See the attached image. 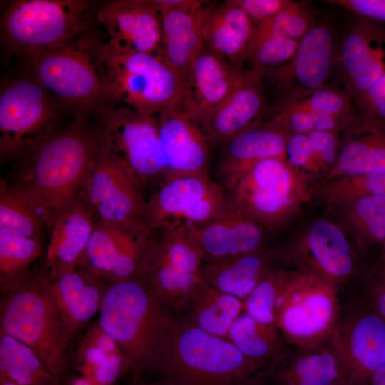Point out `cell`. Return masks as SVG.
Returning a JSON list of instances; mask_svg holds the SVG:
<instances>
[{"label": "cell", "mask_w": 385, "mask_h": 385, "mask_svg": "<svg viewBox=\"0 0 385 385\" xmlns=\"http://www.w3.org/2000/svg\"><path fill=\"white\" fill-rule=\"evenodd\" d=\"M185 225L201 249L203 259L226 257L270 247L272 233L236 214L205 224Z\"/></svg>", "instance_id": "30"}, {"label": "cell", "mask_w": 385, "mask_h": 385, "mask_svg": "<svg viewBox=\"0 0 385 385\" xmlns=\"http://www.w3.org/2000/svg\"><path fill=\"white\" fill-rule=\"evenodd\" d=\"M0 374L23 385H56L38 355L1 329Z\"/></svg>", "instance_id": "39"}, {"label": "cell", "mask_w": 385, "mask_h": 385, "mask_svg": "<svg viewBox=\"0 0 385 385\" xmlns=\"http://www.w3.org/2000/svg\"><path fill=\"white\" fill-rule=\"evenodd\" d=\"M158 118L160 138L168 168L165 178L209 175L211 146L201 128L175 103L164 108L158 114Z\"/></svg>", "instance_id": "20"}, {"label": "cell", "mask_w": 385, "mask_h": 385, "mask_svg": "<svg viewBox=\"0 0 385 385\" xmlns=\"http://www.w3.org/2000/svg\"><path fill=\"white\" fill-rule=\"evenodd\" d=\"M96 224L80 195L76 202L54 223L50 232L42 271L48 280L79 267Z\"/></svg>", "instance_id": "28"}, {"label": "cell", "mask_w": 385, "mask_h": 385, "mask_svg": "<svg viewBox=\"0 0 385 385\" xmlns=\"http://www.w3.org/2000/svg\"><path fill=\"white\" fill-rule=\"evenodd\" d=\"M340 308L339 292L306 274L280 302L276 312L277 328L292 346L319 345L331 339Z\"/></svg>", "instance_id": "14"}, {"label": "cell", "mask_w": 385, "mask_h": 385, "mask_svg": "<svg viewBox=\"0 0 385 385\" xmlns=\"http://www.w3.org/2000/svg\"><path fill=\"white\" fill-rule=\"evenodd\" d=\"M352 98L345 91L326 85L312 91L284 98L316 114H327L351 120L355 114Z\"/></svg>", "instance_id": "43"}, {"label": "cell", "mask_w": 385, "mask_h": 385, "mask_svg": "<svg viewBox=\"0 0 385 385\" xmlns=\"http://www.w3.org/2000/svg\"><path fill=\"white\" fill-rule=\"evenodd\" d=\"M48 285L71 342L99 313L110 285L81 267L48 280Z\"/></svg>", "instance_id": "27"}, {"label": "cell", "mask_w": 385, "mask_h": 385, "mask_svg": "<svg viewBox=\"0 0 385 385\" xmlns=\"http://www.w3.org/2000/svg\"><path fill=\"white\" fill-rule=\"evenodd\" d=\"M254 26L265 22L285 9L292 0H232Z\"/></svg>", "instance_id": "50"}, {"label": "cell", "mask_w": 385, "mask_h": 385, "mask_svg": "<svg viewBox=\"0 0 385 385\" xmlns=\"http://www.w3.org/2000/svg\"><path fill=\"white\" fill-rule=\"evenodd\" d=\"M313 24L312 15L307 4L292 1L285 9L272 18L254 26V31L300 41Z\"/></svg>", "instance_id": "44"}, {"label": "cell", "mask_w": 385, "mask_h": 385, "mask_svg": "<svg viewBox=\"0 0 385 385\" xmlns=\"http://www.w3.org/2000/svg\"><path fill=\"white\" fill-rule=\"evenodd\" d=\"M57 107L29 76L2 83L0 92L1 161L19 159L56 130Z\"/></svg>", "instance_id": "12"}, {"label": "cell", "mask_w": 385, "mask_h": 385, "mask_svg": "<svg viewBox=\"0 0 385 385\" xmlns=\"http://www.w3.org/2000/svg\"><path fill=\"white\" fill-rule=\"evenodd\" d=\"M311 202L326 208L339 202L366 196L385 197V168L351 177L309 185Z\"/></svg>", "instance_id": "40"}, {"label": "cell", "mask_w": 385, "mask_h": 385, "mask_svg": "<svg viewBox=\"0 0 385 385\" xmlns=\"http://www.w3.org/2000/svg\"><path fill=\"white\" fill-rule=\"evenodd\" d=\"M97 56L105 102H122L146 115L177 103L184 80L158 55L100 41Z\"/></svg>", "instance_id": "5"}, {"label": "cell", "mask_w": 385, "mask_h": 385, "mask_svg": "<svg viewBox=\"0 0 385 385\" xmlns=\"http://www.w3.org/2000/svg\"><path fill=\"white\" fill-rule=\"evenodd\" d=\"M99 42L98 37L86 33L60 47L24 58L28 76L74 115H88L105 102L97 56Z\"/></svg>", "instance_id": "8"}, {"label": "cell", "mask_w": 385, "mask_h": 385, "mask_svg": "<svg viewBox=\"0 0 385 385\" xmlns=\"http://www.w3.org/2000/svg\"><path fill=\"white\" fill-rule=\"evenodd\" d=\"M61 385H96L87 378L80 374H72L71 373L65 376Z\"/></svg>", "instance_id": "53"}, {"label": "cell", "mask_w": 385, "mask_h": 385, "mask_svg": "<svg viewBox=\"0 0 385 385\" xmlns=\"http://www.w3.org/2000/svg\"><path fill=\"white\" fill-rule=\"evenodd\" d=\"M288 137L268 120L240 133L223 147L216 167V183L230 193L259 161L284 158Z\"/></svg>", "instance_id": "24"}, {"label": "cell", "mask_w": 385, "mask_h": 385, "mask_svg": "<svg viewBox=\"0 0 385 385\" xmlns=\"http://www.w3.org/2000/svg\"><path fill=\"white\" fill-rule=\"evenodd\" d=\"M130 385H168L165 382L145 375L132 374Z\"/></svg>", "instance_id": "52"}, {"label": "cell", "mask_w": 385, "mask_h": 385, "mask_svg": "<svg viewBox=\"0 0 385 385\" xmlns=\"http://www.w3.org/2000/svg\"><path fill=\"white\" fill-rule=\"evenodd\" d=\"M334 61L332 31L326 24L318 23L302 38L289 61L265 74L268 73L277 88L284 92V98H291L327 85Z\"/></svg>", "instance_id": "18"}, {"label": "cell", "mask_w": 385, "mask_h": 385, "mask_svg": "<svg viewBox=\"0 0 385 385\" xmlns=\"http://www.w3.org/2000/svg\"><path fill=\"white\" fill-rule=\"evenodd\" d=\"M234 215L229 207L226 192L215 182L208 193L185 211L176 223L202 225Z\"/></svg>", "instance_id": "47"}, {"label": "cell", "mask_w": 385, "mask_h": 385, "mask_svg": "<svg viewBox=\"0 0 385 385\" xmlns=\"http://www.w3.org/2000/svg\"><path fill=\"white\" fill-rule=\"evenodd\" d=\"M362 255L385 240V197L366 196L346 200L327 207Z\"/></svg>", "instance_id": "34"}, {"label": "cell", "mask_w": 385, "mask_h": 385, "mask_svg": "<svg viewBox=\"0 0 385 385\" xmlns=\"http://www.w3.org/2000/svg\"><path fill=\"white\" fill-rule=\"evenodd\" d=\"M385 168V121L361 113L342 130L337 160L321 181L364 175Z\"/></svg>", "instance_id": "26"}, {"label": "cell", "mask_w": 385, "mask_h": 385, "mask_svg": "<svg viewBox=\"0 0 385 385\" xmlns=\"http://www.w3.org/2000/svg\"><path fill=\"white\" fill-rule=\"evenodd\" d=\"M338 61L344 90L356 99L385 73V30L367 19L356 22L341 42Z\"/></svg>", "instance_id": "22"}, {"label": "cell", "mask_w": 385, "mask_h": 385, "mask_svg": "<svg viewBox=\"0 0 385 385\" xmlns=\"http://www.w3.org/2000/svg\"><path fill=\"white\" fill-rule=\"evenodd\" d=\"M161 20L162 36L156 55L176 71L184 80L205 46L203 26L207 6L192 11L154 0Z\"/></svg>", "instance_id": "25"}, {"label": "cell", "mask_w": 385, "mask_h": 385, "mask_svg": "<svg viewBox=\"0 0 385 385\" xmlns=\"http://www.w3.org/2000/svg\"><path fill=\"white\" fill-rule=\"evenodd\" d=\"M0 329L30 346L41 358L56 384L71 374V341L42 271H34L1 292Z\"/></svg>", "instance_id": "4"}, {"label": "cell", "mask_w": 385, "mask_h": 385, "mask_svg": "<svg viewBox=\"0 0 385 385\" xmlns=\"http://www.w3.org/2000/svg\"><path fill=\"white\" fill-rule=\"evenodd\" d=\"M89 10L81 0L12 1L1 19L4 46L23 59L60 47L87 32Z\"/></svg>", "instance_id": "9"}, {"label": "cell", "mask_w": 385, "mask_h": 385, "mask_svg": "<svg viewBox=\"0 0 385 385\" xmlns=\"http://www.w3.org/2000/svg\"><path fill=\"white\" fill-rule=\"evenodd\" d=\"M346 385H369L366 379H352Z\"/></svg>", "instance_id": "57"}, {"label": "cell", "mask_w": 385, "mask_h": 385, "mask_svg": "<svg viewBox=\"0 0 385 385\" xmlns=\"http://www.w3.org/2000/svg\"><path fill=\"white\" fill-rule=\"evenodd\" d=\"M71 364L96 385H115L132 371L130 359L98 319L82 334Z\"/></svg>", "instance_id": "31"}, {"label": "cell", "mask_w": 385, "mask_h": 385, "mask_svg": "<svg viewBox=\"0 0 385 385\" xmlns=\"http://www.w3.org/2000/svg\"><path fill=\"white\" fill-rule=\"evenodd\" d=\"M81 195L96 222L141 237L151 233L147 223L148 201L143 197L141 188L114 160L98 153Z\"/></svg>", "instance_id": "13"}, {"label": "cell", "mask_w": 385, "mask_h": 385, "mask_svg": "<svg viewBox=\"0 0 385 385\" xmlns=\"http://www.w3.org/2000/svg\"><path fill=\"white\" fill-rule=\"evenodd\" d=\"M255 26L232 0L209 3L203 26L205 43L238 68H243Z\"/></svg>", "instance_id": "32"}, {"label": "cell", "mask_w": 385, "mask_h": 385, "mask_svg": "<svg viewBox=\"0 0 385 385\" xmlns=\"http://www.w3.org/2000/svg\"><path fill=\"white\" fill-rule=\"evenodd\" d=\"M98 321L132 364V374L147 375L162 341L178 317L144 277L108 287Z\"/></svg>", "instance_id": "3"}, {"label": "cell", "mask_w": 385, "mask_h": 385, "mask_svg": "<svg viewBox=\"0 0 385 385\" xmlns=\"http://www.w3.org/2000/svg\"><path fill=\"white\" fill-rule=\"evenodd\" d=\"M267 368L229 340L185 326L178 319L145 376L168 385H260Z\"/></svg>", "instance_id": "2"}, {"label": "cell", "mask_w": 385, "mask_h": 385, "mask_svg": "<svg viewBox=\"0 0 385 385\" xmlns=\"http://www.w3.org/2000/svg\"><path fill=\"white\" fill-rule=\"evenodd\" d=\"M305 274L290 265L274 269L244 300V312L263 324L277 328L276 312L280 302Z\"/></svg>", "instance_id": "38"}, {"label": "cell", "mask_w": 385, "mask_h": 385, "mask_svg": "<svg viewBox=\"0 0 385 385\" xmlns=\"http://www.w3.org/2000/svg\"><path fill=\"white\" fill-rule=\"evenodd\" d=\"M226 339L245 356L267 367L291 346L277 328L263 324L245 312L234 322Z\"/></svg>", "instance_id": "36"}, {"label": "cell", "mask_w": 385, "mask_h": 385, "mask_svg": "<svg viewBox=\"0 0 385 385\" xmlns=\"http://www.w3.org/2000/svg\"><path fill=\"white\" fill-rule=\"evenodd\" d=\"M323 1L342 6L364 19L385 22V0H324Z\"/></svg>", "instance_id": "51"}, {"label": "cell", "mask_w": 385, "mask_h": 385, "mask_svg": "<svg viewBox=\"0 0 385 385\" xmlns=\"http://www.w3.org/2000/svg\"><path fill=\"white\" fill-rule=\"evenodd\" d=\"M355 101L361 113L385 121V73Z\"/></svg>", "instance_id": "49"}, {"label": "cell", "mask_w": 385, "mask_h": 385, "mask_svg": "<svg viewBox=\"0 0 385 385\" xmlns=\"http://www.w3.org/2000/svg\"><path fill=\"white\" fill-rule=\"evenodd\" d=\"M339 295L366 306L385 320V270L366 262L357 280Z\"/></svg>", "instance_id": "45"}, {"label": "cell", "mask_w": 385, "mask_h": 385, "mask_svg": "<svg viewBox=\"0 0 385 385\" xmlns=\"http://www.w3.org/2000/svg\"><path fill=\"white\" fill-rule=\"evenodd\" d=\"M299 42L282 36L254 31L245 58V61L251 66L249 70L262 77L268 70L289 61L294 55Z\"/></svg>", "instance_id": "42"}, {"label": "cell", "mask_w": 385, "mask_h": 385, "mask_svg": "<svg viewBox=\"0 0 385 385\" xmlns=\"http://www.w3.org/2000/svg\"><path fill=\"white\" fill-rule=\"evenodd\" d=\"M341 308L330 341L355 379L385 366V320L366 306L339 295Z\"/></svg>", "instance_id": "15"}, {"label": "cell", "mask_w": 385, "mask_h": 385, "mask_svg": "<svg viewBox=\"0 0 385 385\" xmlns=\"http://www.w3.org/2000/svg\"><path fill=\"white\" fill-rule=\"evenodd\" d=\"M227 199L232 212L270 233L294 223L304 205L311 202L308 183L284 158L257 163L227 194Z\"/></svg>", "instance_id": "7"}, {"label": "cell", "mask_w": 385, "mask_h": 385, "mask_svg": "<svg viewBox=\"0 0 385 385\" xmlns=\"http://www.w3.org/2000/svg\"><path fill=\"white\" fill-rule=\"evenodd\" d=\"M109 43L130 50L155 54L161 41L160 10L154 0H114L96 11Z\"/></svg>", "instance_id": "21"}, {"label": "cell", "mask_w": 385, "mask_h": 385, "mask_svg": "<svg viewBox=\"0 0 385 385\" xmlns=\"http://www.w3.org/2000/svg\"><path fill=\"white\" fill-rule=\"evenodd\" d=\"M340 134L339 132L318 130L311 131L307 134L313 153L325 171L326 176L337 160L340 148Z\"/></svg>", "instance_id": "48"}, {"label": "cell", "mask_w": 385, "mask_h": 385, "mask_svg": "<svg viewBox=\"0 0 385 385\" xmlns=\"http://www.w3.org/2000/svg\"><path fill=\"white\" fill-rule=\"evenodd\" d=\"M373 263L378 267L385 270V240L381 245V252L379 258Z\"/></svg>", "instance_id": "55"}, {"label": "cell", "mask_w": 385, "mask_h": 385, "mask_svg": "<svg viewBox=\"0 0 385 385\" xmlns=\"http://www.w3.org/2000/svg\"><path fill=\"white\" fill-rule=\"evenodd\" d=\"M41 255V239L0 234L1 292L26 278Z\"/></svg>", "instance_id": "41"}, {"label": "cell", "mask_w": 385, "mask_h": 385, "mask_svg": "<svg viewBox=\"0 0 385 385\" xmlns=\"http://www.w3.org/2000/svg\"><path fill=\"white\" fill-rule=\"evenodd\" d=\"M214 183L209 175L165 178L148 201V230L152 232L165 225L178 222L185 211L208 193Z\"/></svg>", "instance_id": "35"}, {"label": "cell", "mask_w": 385, "mask_h": 385, "mask_svg": "<svg viewBox=\"0 0 385 385\" xmlns=\"http://www.w3.org/2000/svg\"><path fill=\"white\" fill-rule=\"evenodd\" d=\"M242 69L205 44L184 79L176 106L202 130L235 88Z\"/></svg>", "instance_id": "17"}, {"label": "cell", "mask_w": 385, "mask_h": 385, "mask_svg": "<svg viewBox=\"0 0 385 385\" xmlns=\"http://www.w3.org/2000/svg\"><path fill=\"white\" fill-rule=\"evenodd\" d=\"M283 263L274 246L222 258L203 259L201 276L220 292L244 302L255 287Z\"/></svg>", "instance_id": "29"}, {"label": "cell", "mask_w": 385, "mask_h": 385, "mask_svg": "<svg viewBox=\"0 0 385 385\" xmlns=\"http://www.w3.org/2000/svg\"><path fill=\"white\" fill-rule=\"evenodd\" d=\"M43 229L41 214L28 194L11 180H1L0 234L41 239Z\"/></svg>", "instance_id": "37"}, {"label": "cell", "mask_w": 385, "mask_h": 385, "mask_svg": "<svg viewBox=\"0 0 385 385\" xmlns=\"http://www.w3.org/2000/svg\"><path fill=\"white\" fill-rule=\"evenodd\" d=\"M284 158L308 185L319 183L326 176L313 153L307 134H292L288 137Z\"/></svg>", "instance_id": "46"}, {"label": "cell", "mask_w": 385, "mask_h": 385, "mask_svg": "<svg viewBox=\"0 0 385 385\" xmlns=\"http://www.w3.org/2000/svg\"><path fill=\"white\" fill-rule=\"evenodd\" d=\"M88 116L75 115L68 125L19 158L10 179L34 201L48 232L78 200L96 160L98 147Z\"/></svg>", "instance_id": "1"}, {"label": "cell", "mask_w": 385, "mask_h": 385, "mask_svg": "<svg viewBox=\"0 0 385 385\" xmlns=\"http://www.w3.org/2000/svg\"><path fill=\"white\" fill-rule=\"evenodd\" d=\"M150 235L96 222L79 267L108 285L142 277Z\"/></svg>", "instance_id": "16"}, {"label": "cell", "mask_w": 385, "mask_h": 385, "mask_svg": "<svg viewBox=\"0 0 385 385\" xmlns=\"http://www.w3.org/2000/svg\"><path fill=\"white\" fill-rule=\"evenodd\" d=\"M354 376L330 339L310 347L291 346L263 373L264 385H346Z\"/></svg>", "instance_id": "19"}, {"label": "cell", "mask_w": 385, "mask_h": 385, "mask_svg": "<svg viewBox=\"0 0 385 385\" xmlns=\"http://www.w3.org/2000/svg\"><path fill=\"white\" fill-rule=\"evenodd\" d=\"M274 247L285 265L317 277L339 294L357 280L366 264L343 228L324 216L309 219Z\"/></svg>", "instance_id": "10"}, {"label": "cell", "mask_w": 385, "mask_h": 385, "mask_svg": "<svg viewBox=\"0 0 385 385\" xmlns=\"http://www.w3.org/2000/svg\"><path fill=\"white\" fill-rule=\"evenodd\" d=\"M242 311V300L219 291L202 277L194 287L178 319L185 326L226 339Z\"/></svg>", "instance_id": "33"}, {"label": "cell", "mask_w": 385, "mask_h": 385, "mask_svg": "<svg viewBox=\"0 0 385 385\" xmlns=\"http://www.w3.org/2000/svg\"><path fill=\"white\" fill-rule=\"evenodd\" d=\"M0 385H23L0 374Z\"/></svg>", "instance_id": "56"}, {"label": "cell", "mask_w": 385, "mask_h": 385, "mask_svg": "<svg viewBox=\"0 0 385 385\" xmlns=\"http://www.w3.org/2000/svg\"><path fill=\"white\" fill-rule=\"evenodd\" d=\"M203 258L185 224L169 223L150 235L143 277L178 318L202 278Z\"/></svg>", "instance_id": "11"}, {"label": "cell", "mask_w": 385, "mask_h": 385, "mask_svg": "<svg viewBox=\"0 0 385 385\" xmlns=\"http://www.w3.org/2000/svg\"><path fill=\"white\" fill-rule=\"evenodd\" d=\"M266 107L262 77L242 69L233 91L202 128L210 146H225L260 123Z\"/></svg>", "instance_id": "23"}, {"label": "cell", "mask_w": 385, "mask_h": 385, "mask_svg": "<svg viewBox=\"0 0 385 385\" xmlns=\"http://www.w3.org/2000/svg\"><path fill=\"white\" fill-rule=\"evenodd\" d=\"M367 381L369 385H385V366L374 372Z\"/></svg>", "instance_id": "54"}, {"label": "cell", "mask_w": 385, "mask_h": 385, "mask_svg": "<svg viewBox=\"0 0 385 385\" xmlns=\"http://www.w3.org/2000/svg\"><path fill=\"white\" fill-rule=\"evenodd\" d=\"M92 128L98 153L120 165L141 189L168 173L156 115L104 102L94 111ZM160 182V183H161Z\"/></svg>", "instance_id": "6"}]
</instances>
